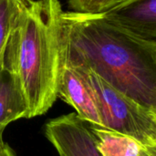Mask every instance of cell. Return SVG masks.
I'll use <instances>...</instances> for the list:
<instances>
[{"label":"cell","mask_w":156,"mask_h":156,"mask_svg":"<svg viewBox=\"0 0 156 156\" xmlns=\"http://www.w3.org/2000/svg\"><path fill=\"white\" fill-rule=\"evenodd\" d=\"M64 61L86 68L139 103L156 109V41L138 37L101 14L63 11Z\"/></svg>","instance_id":"cell-1"},{"label":"cell","mask_w":156,"mask_h":156,"mask_svg":"<svg viewBox=\"0 0 156 156\" xmlns=\"http://www.w3.org/2000/svg\"><path fill=\"white\" fill-rule=\"evenodd\" d=\"M62 12L58 0H25L12 31L5 63L26 99L27 119L45 114L58 99Z\"/></svg>","instance_id":"cell-2"},{"label":"cell","mask_w":156,"mask_h":156,"mask_svg":"<svg viewBox=\"0 0 156 156\" xmlns=\"http://www.w3.org/2000/svg\"><path fill=\"white\" fill-rule=\"evenodd\" d=\"M74 67L81 72L93 92L102 127L131 136L145 146L156 147V109L119 91L91 70Z\"/></svg>","instance_id":"cell-3"},{"label":"cell","mask_w":156,"mask_h":156,"mask_svg":"<svg viewBox=\"0 0 156 156\" xmlns=\"http://www.w3.org/2000/svg\"><path fill=\"white\" fill-rule=\"evenodd\" d=\"M45 135L59 156H101L88 123L76 113L48 121L45 125Z\"/></svg>","instance_id":"cell-4"},{"label":"cell","mask_w":156,"mask_h":156,"mask_svg":"<svg viewBox=\"0 0 156 156\" xmlns=\"http://www.w3.org/2000/svg\"><path fill=\"white\" fill-rule=\"evenodd\" d=\"M101 15L138 37L156 41V0H123Z\"/></svg>","instance_id":"cell-5"},{"label":"cell","mask_w":156,"mask_h":156,"mask_svg":"<svg viewBox=\"0 0 156 156\" xmlns=\"http://www.w3.org/2000/svg\"><path fill=\"white\" fill-rule=\"evenodd\" d=\"M58 98L73 107L76 114L89 124L102 127L93 92L81 72L69 63H63Z\"/></svg>","instance_id":"cell-6"},{"label":"cell","mask_w":156,"mask_h":156,"mask_svg":"<svg viewBox=\"0 0 156 156\" xmlns=\"http://www.w3.org/2000/svg\"><path fill=\"white\" fill-rule=\"evenodd\" d=\"M27 115V104L21 88L10 69L5 65L0 69V132Z\"/></svg>","instance_id":"cell-7"},{"label":"cell","mask_w":156,"mask_h":156,"mask_svg":"<svg viewBox=\"0 0 156 156\" xmlns=\"http://www.w3.org/2000/svg\"><path fill=\"white\" fill-rule=\"evenodd\" d=\"M101 156H144L149 148L136 139L105 127L89 124Z\"/></svg>","instance_id":"cell-8"},{"label":"cell","mask_w":156,"mask_h":156,"mask_svg":"<svg viewBox=\"0 0 156 156\" xmlns=\"http://www.w3.org/2000/svg\"><path fill=\"white\" fill-rule=\"evenodd\" d=\"M123 0H67L71 11L82 14H101Z\"/></svg>","instance_id":"cell-9"},{"label":"cell","mask_w":156,"mask_h":156,"mask_svg":"<svg viewBox=\"0 0 156 156\" xmlns=\"http://www.w3.org/2000/svg\"><path fill=\"white\" fill-rule=\"evenodd\" d=\"M3 133L0 132V156H16L11 146L4 141Z\"/></svg>","instance_id":"cell-10"},{"label":"cell","mask_w":156,"mask_h":156,"mask_svg":"<svg viewBox=\"0 0 156 156\" xmlns=\"http://www.w3.org/2000/svg\"><path fill=\"white\" fill-rule=\"evenodd\" d=\"M144 156H156V147L149 148Z\"/></svg>","instance_id":"cell-11"}]
</instances>
